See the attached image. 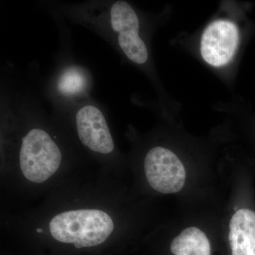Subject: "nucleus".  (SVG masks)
I'll use <instances>...</instances> for the list:
<instances>
[{"label": "nucleus", "mask_w": 255, "mask_h": 255, "mask_svg": "<svg viewBox=\"0 0 255 255\" xmlns=\"http://www.w3.org/2000/svg\"><path fill=\"white\" fill-rule=\"evenodd\" d=\"M9 65L1 72L0 185L3 211L26 209L98 168L65 120Z\"/></svg>", "instance_id": "obj_1"}, {"label": "nucleus", "mask_w": 255, "mask_h": 255, "mask_svg": "<svg viewBox=\"0 0 255 255\" xmlns=\"http://www.w3.org/2000/svg\"><path fill=\"white\" fill-rule=\"evenodd\" d=\"M127 196L119 179L96 169L26 209L1 211V232L37 246L100 249L132 232L135 209Z\"/></svg>", "instance_id": "obj_2"}, {"label": "nucleus", "mask_w": 255, "mask_h": 255, "mask_svg": "<svg viewBox=\"0 0 255 255\" xmlns=\"http://www.w3.org/2000/svg\"><path fill=\"white\" fill-rule=\"evenodd\" d=\"M58 114L97 167L119 179L123 159L114 142L105 109L100 102L91 97L65 113Z\"/></svg>", "instance_id": "obj_3"}, {"label": "nucleus", "mask_w": 255, "mask_h": 255, "mask_svg": "<svg viewBox=\"0 0 255 255\" xmlns=\"http://www.w3.org/2000/svg\"><path fill=\"white\" fill-rule=\"evenodd\" d=\"M60 28V49L53 73L42 84V93L58 114L92 97L94 78L88 68L78 63L72 53L70 35L65 23L55 19Z\"/></svg>", "instance_id": "obj_4"}, {"label": "nucleus", "mask_w": 255, "mask_h": 255, "mask_svg": "<svg viewBox=\"0 0 255 255\" xmlns=\"http://www.w3.org/2000/svg\"><path fill=\"white\" fill-rule=\"evenodd\" d=\"M142 172L146 185L158 194L179 192L187 179V172L181 159L172 150L161 145L152 146L146 151Z\"/></svg>", "instance_id": "obj_5"}, {"label": "nucleus", "mask_w": 255, "mask_h": 255, "mask_svg": "<svg viewBox=\"0 0 255 255\" xmlns=\"http://www.w3.org/2000/svg\"><path fill=\"white\" fill-rule=\"evenodd\" d=\"M239 35L234 23L217 20L209 24L202 35L201 53L206 63L214 67L226 65L237 48Z\"/></svg>", "instance_id": "obj_6"}, {"label": "nucleus", "mask_w": 255, "mask_h": 255, "mask_svg": "<svg viewBox=\"0 0 255 255\" xmlns=\"http://www.w3.org/2000/svg\"><path fill=\"white\" fill-rule=\"evenodd\" d=\"M228 241L232 255H255V212L240 209L229 222Z\"/></svg>", "instance_id": "obj_7"}, {"label": "nucleus", "mask_w": 255, "mask_h": 255, "mask_svg": "<svg viewBox=\"0 0 255 255\" xmlns=\"http://www.w3.org/2000/svg\"><path fill=\"white\" fill-rule=\"evenodd\" d=\"M170 251L174 255H211V243L203 230L189 226L172 240Z\"/></svg>", "instance_id": "obj_8"}]
</instances>
